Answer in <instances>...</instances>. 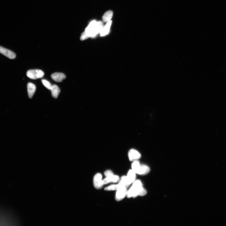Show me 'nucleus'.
<instances>
[{
	"mask_svg": "<svg viewBox=\"0 0 226 226\" xmlns=\"http://www.w3.org/2000/svg\"><path fill=\"white\" fill-rule=\"evenodd\" d=\"M50 91L52 97L54 98H57L60 92V88L55 84L52 85Z\"/></svg>",
	"mask_w": 226,
	"mask_h": 226,
	"instance_id": "obj_14",
	"label": "nucleus"
},
{
	"mask_svg": "<svg viewBox=\"0 0 226 226\" xmlns=\"http://www.w3.org/2000/svg\"><path fill=\"white\" fill-rule=\"evenodd\" d=\"M104 175L106 177L113 175V173L111 170H107L104 173Z\"/></svg>",
	"mask_w": 226,
	"mask_h": 226,
	"instance_id": "obj_19",
	"label": "nucleus"
},
{
	"mask_svg": "<svg viewBox=\"0 0 226 226\" xmlns=\"http://www.w3.org/2000/svg\"><path fill=\"white\" fill-rule=\"evenodd\" d=\"M129 157L130 161H134L139 159L141 156L140 153L135 149H131L129 151L128 154Z\"/></svg>",
	"mask_w": 226,
	"mask_h": 226,
	"instance_id": "obj_7",
	"label": "nucleus"
},
{
	"mask_svg": "<svg viewBox=\"0 0 226 226\" xmlns=\"http://www.w3.org/2000/svg\"><path fill=\"white\" fill-rule=\"evenodd\" d=\"M42 84L44 86L48 89L50 90L52 86V85L51 83L45 79H43L42 80Z\"/></svg>",
	"mask_w": 226,
	"mask_h": 226,
	"instance_id": "obj_18",
	"label": "nucleus"
},
{
	"mask_svg": "<svg viewBox=\"0 0 226 226\" xmlns=\"http://www.w3.org/2000/svg\"><path fill=\"white\" fill-rule=\"evenodd\" d=\"M126 189L124 188L123 186L119 184L116 185H113L110 186L105 188L106 191H114L117 190L121 189Z\"/></svg>",
	"mask_w": 226,
	"mask_h": 226,
	"instance_id": "obj_15",
	"label": "nucleus"
},
{
	"mask_svg": "<svg viewBox=\"0 0 226 226\" xmlns=\"http://www.w3.org/2000/svg\"><path fill=\"white\" fill-rule=\"evenodd\" d=\"M102 178V175L99 173L97 174L95 176L93 179V184L96 188L99 189L103 187L104 184Z\"/></svg>",
	"mask_w": 226,
	"mask_h": 226,
	"instance_id": "obj_5",
	"label": "nucleus"
},
{
	"mask_svg": "<svg viewBox=\"0 0 226 226\" xmlns=\"http://www.w3.org/2000/svg\"><path fill=\"white\" fill-rule=\"evenodd\" d=\"M131 183H132L129 180L127 176H123L119 183V184L126 189L128 188Z\"/></svg>",
	"mask_w": 226,
	"mask_h": 226,
	"instance_id": "obj_11",
	"label": "nucleus"
},
{
	"mask_svg": "<svg viewBox=\"0 0 226 226\" xmlns=\"http://www.w3.org/2000/svg\"><path fill=\"white\" fill-rule=\"evenodd\" d=\"M44 74L43 71L38 69L29 70L27 73V76L31 79L33 80L42 78L44 76Z\"/></svg>",
	"mask_w": 226,
	"mask_h": 226,
	"instance_id": "obj_4",
	"label": "nucleus"
},
{
	"mask_svg": "<svg viewBox=\"0 0 226 226\" xmlns=\"http://www.w3.org/2000/svg\"><path fill=\"white\" fill-rule=\"evenodd\" d=\"M112 23V21L111 20L107 22V24L103 27L100 32V35L101 37L104 36L109 33L110 27Z\"/></svg>",
	"mask_w": 226,
	"mask_h": 226,
	"instance_id": "obj_12",
	"label": "nucleus"
},
{
	"mask_svg": "<svg viewBox=\"0 0 226 226\" xmlns=\"http://www.w3.org/2000/svg\"><path fill=\"white\" fill-rule=\"evenodd\" d=\"M52 80L58 82H61L66 78V75L61 73H55L51 75Z\"/></svg>",
	"mask_w": 226,
	"mask_h": 226,
	"instance_id": "obj_9",
	"label": "nucleus"
},
{
	"mask_svg": "<svg viewBox=\"0 0 226 226\" xmlns=\"http://www.w3.org/2000/svg\"><path fill=\"white\" fill-rule=\"evenodd\" d=\"M127 176L131 183H133L135 181L136 179V173L132 169L129 170L127 173Z\"/></svg>",
	"mask_w": 226,
	"mask_h": 226,
	"instance_id": "obj_17",
	"label": "nucleus"
},
{
	"mask_svg": "<svg viewBox=\"0 0 226 226\" xmlns=\"http://www.w3.org/2000/svg\"><path fill=\"white\" fill-rule=\"evenodd\" d=\"M0 53L11 59H14L16 58L14 52L1 46H0Z\"/></svg>",
	"mask_w": 226,
	"mask_h": 226,
	"instance_id": "obj_6",
	"label": "nucleus"
},
{
	"mask_svg": "<svg viewBox=\"0 0 226 226\" xmlns=\"http://www.w3.org/2000/svg\"><path fill=\"white\" fill-rule=\"evenodd\" d=\"M127 191L126 189H121L117 190L116 192L115 199L117 201L122 200L127 195Z\"/></svg>",
	"mask_w": 226,
	"mask_h": 226,
	"instance_id": "obj_8",
	"label": "nucleus"
},
{
	"mask_svg": "<svg viewBox=\"0 0 226 226\" xmlns=\"http://www.w3.org/2000/svg\"><path fill=\"white\" fill-rule=\"evenodd\" d=\"M119 180V177L114 175L106 177L103 180L104 185L108 184L110 182L115 183L118 182Z\"/></svg>",
	"mask_w": 226,
	"mask_h": 226,
	"instance_id": "obj_10",
	"label": "nucleus"
},
{
	"mask_svg": "<svg viewBox=\"0 0 226 226\" xmlns=\"http://www.w3.org/2000/svg\"><path fill=\"white\" fill-rule=\"evenodd\" d=\"M132 168L136 173L139 175H145L150 172V169L148 166L144 165H140L138 160L133 161Z\"/></svg>",
	"mask_w": 226,
	"mask_h": 226,
	"instance_id": "obj_3",
	"label": "nucleus"
},
{
	"mask_svg": "<svg viewBox=\"0 0 226 226\" xmlns=\"http://www.w3.org/2000/svg\"><path fill=\"white\" fill-rule=\"evenodd\" d=\"M27 88L29 97L31 98L33 96L36 91V87L34 84L29 83L27 84Z\"/></svg>",
	"mask_w": 226,
	"mask_h": 226,
	"instance_id": "obj_13",
	"label": "nucleus"
},
{
	"mask_svg": "<svg viewBox=\"0 0 226 226\" xmlns=\"http://www.w3.org/2000/svg\"><path fill=\"white\" fill-rule=\"evenodd\" d=\"M113 16V12L109 11L106 12L104 15L103 19L104 22H108L110 21Z\"/></svg>",
	"mask_w": 226,
	"mask_h": 226,
	"instance_id": "obj_16",
	"label": "nucleus"
},
{
	"mask_svg": "<svg viewBox=\"0 0 226 226\" xmlns=\"http://www.w3.org/2000/svg\"><path fill=\"white\" fill-rule=\"evenodd\" d=\"M147 193L146 190L143 187L141 181L137 180L133 182L131 187L127 191L126 196L128 198H135L138 196H145Z\"/></svg>",
	"mask_w": 226,
	"mask_h": 226,
	"instance_id": "obj_2",
	"label": "nucleus"
},
{
	"mask_svg": "<svg viewBox=\"0 0 226 226\" xmlns=\"http://www.w3.org/2000/svg\"><path fill=\"white\" fill-rule=\"evenodd\" d=\"M104 27L103 23L101 21L91 22L84 32L81 34V40H84L89 37L94 38L101 31Z\"/></svg>",
	"mask_w": 226,
	"mask_h": 226,
	"instance_id": "obj_1",
	"label": "nucleus"
}]
</instances>
